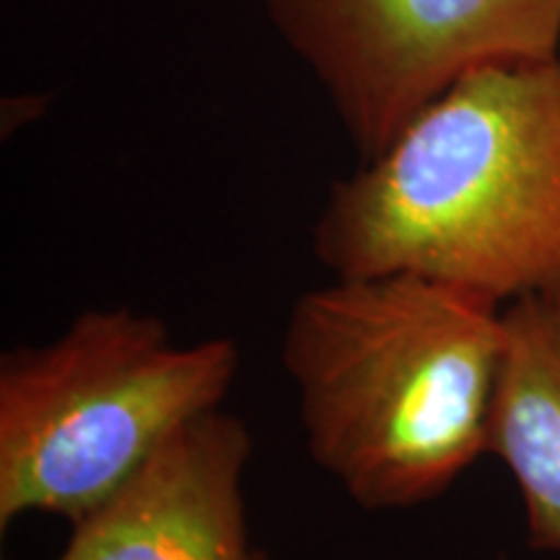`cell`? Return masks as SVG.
<instances>
[{"label": "cell", "mask_w": 560, "mask_h": 560, "mask_svg": "<svg viewBox=\"0 0 560 560\" xmlns=\"http://www.w3.org/2000/svg\"><path fill=\"white\" fill-rule=\"evenodd\" d=\"M363 161L462 75L556 58L560 0H262Z\"/></svg>", "instance_id": "4"}, {"label": "cell", "mask_w": 560, "mask_h": 560, "mask_svg": "<svg viewBox=\"0 0 560 560\" xmlns=\"http://www.w3.org/2000/svg\"><path fill=\"white\" fill-rule=\"evenodd\" d=\"M488 454L520 488L529 548L560 552V299L503 310Z\"/></svg>", "instance_id": "6"}, {"label": "cell", "mask_w": 560, "mask_h": 560, "mask_svg": "<svg viewBox=\"0 0 560 560\" xmlns=\"http://www.w3.org/2000/svg\"><path fill=\"white\" fill-rule=\"evenodd\" d=\"M231 338L177 342L153 314L83 312L52 342L0 363V527L86 520L202 416L240 371Z\"/></svg>", "instance_id": "3"}, {"label": "cell", "mask_w": 560, "mask_h": 560, "mask_svg": "<svg viewBox=\"0 0 560 560\" xmlns=\"http://www.w3.org/2000/svg\"><path fill=\"white\" fill-rule=\"evenodd\" d=\"M249 454L240 418H198L75 522L55 560H257L244 506Z\"/></svg>", "instance_id": "5"}, {"label": "cell", "mask_w": 560, "mask_h": 560, "mask_svg": "<svg viewBox=\"0 0 560 560\" xmlns=\"http://www.w3.org/2000/svg\"><path fill=\"white\" fill-rule=\"evenodd\" d=\"M257 560H270L268 556H265V552H260V550H257Z\"/></svg>", "instance_id": "7"}, {"label": "cell", "mask_w": 560, "mask_h": 560, "mask_svg": "<svg viewBox=\"0 0 560 560\" xmlns=\"http://www.w3.org/2000/svg\"><path fill=\"white\" fill-rule=\"evenodd\" d=\"M312 240L335 278L416 272L501 306L560 299V55L462 75L335 182Z\"/></svg>", "instance_id": "1"}, {"label": "cell", "mask_w": 560, "mask_h": 560, "mask_svg": "<svg viewBox=\"0 0 560 560\" xmlns=\"http://www.w3.org/2000/svg\"><path fill=\"white\" fill-rule=\"evenodd\" d=\"M503 306L416 272L301 293L283 332L306 450L369 511L439 499L480 454Z\"/></svg>", "instance_id": "2"}]
</instances>
